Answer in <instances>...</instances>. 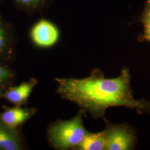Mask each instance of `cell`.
I'll return each instance as SVG.
<instances>
[{
  "instance_id": "obj_1",
  "label": "cell",
  "mask_w": 150,
  "mask_h": 150,
  "mask_svg": "<svg viewBox=\"0 0 150 150\" xmlns=\"http://www.w3.org/2000/svg\"><path fill=\"white\" fill-rule=\"evenodd\" d=\"M129 68L124 67L115 78L107 79L95 69L83 79L56 78L57 92L64 100L74 102L92 118H103L108 108L126 107L139 114L150 113V100H136L131 86Z\"/></svg>"
},
{
  "instance_id": "obj_2",
  "label": "cell",
  "mask_w": 150,
  "mask_h": 150,
  "mask_svg": "<svg viewBox=\"0 0 150 150\" xmlns=\"http://www.w3.org/2000/svg\"><path fill=\"white\" fill-rule=\"evenodd\" d=\"M84 115L80 110L75 117L69 120H58L51 123L47 129V139L52 147L56 150H75L88 132L83 125Z\"/></svg>"
},
{
  "instance_id": "obj_3",
  "label": "cell",
  "mask_w": 150,
  "mask_h": 150,
  "mask_svg": "<svg viewBox=\"0 0 150 150\" xmlns=\"http://www.w3.org/2000/svg\"><path fill=\"white\" fill-rule=\"evenodd\" d=\"M103 130L106 139V150H134L137 137L134 129L127 123L112 124L104 118Z\"/></svg>"
},
{
  "instance_id": "obj_4",
  "label": "cell",
  "mask_w": 150,
  "mask_h": 150,
  "mask_svg": "<svg viewBox=\"0 0 150 150\" xmlns=\"http://www.w3.org/2000/svg\"><path fill=\"white\" fill-rule=\"evenodd\" d=\"M60 33L53 22L42 18L36 22L31 28L30 37L33 43L41 48L54 46L59 40Z\"/></svg>"
},
{
  "instance_id": "obj_5",
  "label": "cell",
  "mask_w": 150,
  "mask_h": 150,
  "mask_svg": "<svg viewBox=\"0 0 150 150\" xmlns=\"http://www.w3.org/2000/svg\"><path fill=\"white\" fill-rule=\"evenodd\" d=\"M2 108L4 111L0 113V122L10 128L18 130L37 111L35 108H22L18 106L11 107L4 105Z\"/></svg>"
},
{
  "instance_id": "obj_6",
  "label": "cell",
  "mask_w": 150,
  "mask_h": 150,
  "mask_svg": "<svg viewBox=\"0 0 150 150\" xmlns=\"http://www.w3.org/2000/svg\"><path fill=\"white\" fill-rule=\"evenodd\" d=\"M38 84V81L32 78L28 81L23 82L18 86H11L0 92V98H4L15 106L27 105L30 94Z\"/></svg>"
},
{
  "instance_id": "obj_7",
  "label": "cell",
  "mask_w": 150,
  "mask_h": 150,
  "mask_svg": "<svg viewBox=\"0 0 150 150\" xmlns=\"http://www.w3.org/2000/svg\"><path fill=\"white\" fill-rule=\"evenodd\" d=\"M16 37L11 26L0 18V62L10 64L15 56Z\"/></svg>"
},
{
  "instance_id": "obj_8",
  "label": "cell",
  "mask_w": 150,
  "mask_h": 150,
  "mask_svg": "<svg viewBox=\"0 0 150 150\" xmlns=\"http://www.w3.org/2000/svg\"><path fill=\"white\" fill-rule=\"evenodd\" d=\"M24 148L20 130L10 128L0 122V150H21Z\"/></svg>"
},
{
  "instance_id": "obj_9",
  "label": "cell",
  "mask_w": 150,
  "mask_h": 150,
  "mask_svg": "<svg viewBox=\"0 0 150 150\" xmlns=\"http://www.w3.org/2000/svg\"><path fill=\"white\" fill-rule=\"evenodd\" d=\"M106 139L103 130L96 133L87 132L84 139L75 150H106Z\"/></svg>"
},
{
  "instance_id": "obj_10",
  "label": "cell",
  "mask_w": 150,
  "mask_h": 150,
  "mask_svg": "<svg viewBox=\"0 0 150 150\" xmlns=\"http://www.w3.org/2000/svg\"><path fill=\"white\" fill-rule=\"evenodd\" d=\"M54 0H13L19 11L28 15H34L47 8Z\"/></svg>"
},
{
  "instance_id": "obj_11",
  "label": "cell",
  "mask_w": 150,
  "mask_h": 150,
  "mask_svg": "<svg viewBox=\"0 0 150 150\" xmlns=\"http://www.w3.org/2000/svg\"><path fill=\"white\" fill-rule=\"evenodd\" d=\"M16 79V72L9 64L0 62V92L14 86Z\"/></svg>"
},
{
  "instance_id": "obj_12",
  "label": "cell",
  "mask_w": 150,
  "mask_h": 150,
  "mask_svg": "<svg viewBox=\"0 0 150 150\" xmlns=\"http://www.w3.org/2000/svg\"><path fill=\"white\" fill-rule=\"evenodd\" d=\"M141 21L143 25V33L139 35L140 41H146L150 43V0H146L145 7L141 17Z\"/></svg>"
}]
</instances>
